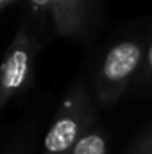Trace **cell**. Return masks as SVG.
<instances>
[{"label": "cell", "mask_w": 152, "mask_h": 154, "mask_svg": "<svg viewBox=\"0 0 152 154\" xmlns=\"http://www.w3.org/2000/svg\"><path fill=\"white\" fill-rule=\"evenodd\" d=\"M97 0H52L54 32L63 38L86 39L97 23Z\"/></svg>", "instance_id": "4"}, {"label": "cell", "mask_w": 152, "mask_h": 154, "mask_svg": "<svg viewBox=\"0 0 152 154\" xmlns=\"http://www.w3.org/2000/svg\"><path fill=\"white\" fill-rule=\"evenodd\" d=\"M95 120V100L82 82H75L65 93L43 138L41 154H70L77 142L93 129Z\"/></svg>", "instance_id": "2"}, {"label": "cell", "mask_w": 152, "mask_h": 154, "mask_svg": "<svg viewBox=\"0 0 152 154\" xmlns=\"http://www.w3.org/2000/svg\"><path fill=\"white\" fill-rule=\"evenodd\" d=\"M41 39L23 20L11 39L0 68V106L5 108L13 99L22 95L32 82L34 61Z\"/></svg>", "instance_id": "3"}, {"label": "cell", "mask_w": 152, "mask_h": 154, "mask_svg": "<svg viewBox=\"0 0 152 154\" xmlns=\"http://www.w3.org/2000/svg\"><path fill=\"white\" fill-rule=\"evenodd\" d=\"M36 149V125L27 124L11 136L2 154H34Z\"/></svg>", "instance_id": "6"}, {"label": "cell", "mask_w": 152, "mask_h": 154, "mask_svg": "<svg viewBox=\"0 0 152 154\" xmlns=\"http://www.w3.org/2000/svg\"><path fill=\"white\" fill-rule=\"evenodd\" d=\"M25 22L32 27V31L43 43L50 29H54L52 0H25Z\"/></svg>", "instance_id": "5"}, {"label": "cell", "mask_w": 152, "mask_h": 154, "mask_svg": "<svg viewBox=\"0 0 152 154\" xmlns=\"http://www.w3.org/2000/svg\"><path fill=\"white\" fill-rule=\"evenodd\" d=\"M138 86L143 90H152V39L147 43L145 61H143L141 74L138 77Z\"/></svg>", "instance_id": "8"}, {"label": "cell", "mask_w": 152, "mask_h": 154, "mask_svg": "<svg viewBox=\"0 0 152 154\" xmlns=\"http://www.w3.org/2000/svg\"><path fill=\"white\" fill-rule=\"evenodd\" d=\"M131 151L132 154H152V127L132 143Z\"/></svg>", "instance_id": "9"}, {"label": "cell", "mask_w": 152, "mask_h": 154, "mask_svg": "<svg viewBox=\"0 0 152 154\" xmlns=\"http://www.w3.org/2000/svg\"><path fill=\"white\" fill-rule=\"evenodd\" d=\"M147 45L141 38H122L102 54L93 74V100L109 108L125 93L132 81H138L143 68Z\"/></svg>", "instance_id": "1"}, {"label": "cell", "mask_w": 152, "mask_h": 154, "mask_svg": "<svg viewBox=\"0 0 152 154\" xmlns=\"http://www.w3.org/2000/svg\"><path fill=\"white\" fill-rule=\"evenodd\" d=\"M18 2H20V0H0V11L4 13V11H7V9H11V7H14Z\"/></svg>", "instance_id": "10"}, {"label": "cell", "mask_w": 152, "mask_h": 154, "mask_svg": "<svg viewBox=\"0 0 152 154\" xmlns=\"http://www.w3.org/2000/svg\"><path fill=\"white\" fill-rule=\"evenodd\" d=\"M70 154H108V134L104 129L93 127L88 134H84Z\"/></svg>", "instance_id": "7"}, {"label": "cell", "mask_w": 152, "mask_h": 154, "mask_svg": "<svg viewBox=\"0 0 152 154\" xmlns=\"http://www.w3.org/2000/svg\"><path fill=\"white\" fill-rule=\"evenodd\" d=\"M125 154H132V151H131V149H129V151H127V152H125Z\"/></svg>", "instance_id": "11"}]
</instances>
